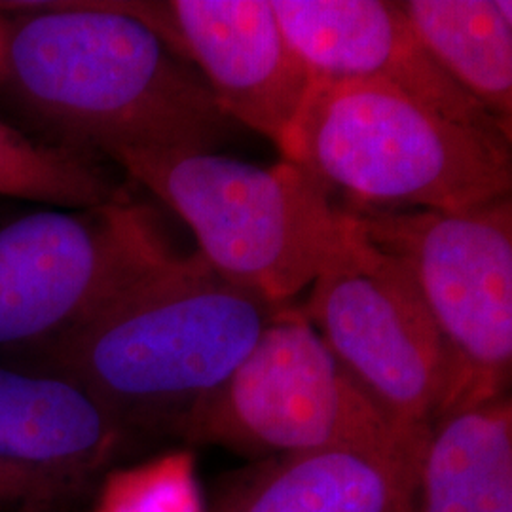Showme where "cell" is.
<instances>
[{"label":"cell","instance_id":"1","mask_svg":"<svg viewBox=\"0 0 512 512\" xmlns=\"http://www.w3.org/2000/svg\"><path fill=\"white\" fill-rule=\"evenodd\" d=\"M0 74L63 145L109 160L213 150L238 126L202 76L118 2L27 4L2 27Z\"/></svg>","mask_w":512,"mask_h":512},{"label":"cell","instance_id":"2","mask_svg":"<svg viewBox=\"0 0 512 512\" xmlns=\"http://www.w3.org/2000/svg\"><path fill=\"white\" fill-rule=\"evenodd\" d=\"M283 306L224 281L198 253H173L54 348L19 363L82 385L129 439H184Z\"/></svg>","mask_w":512,"mask_h":512},{"label":"cell","instance_id":"3","mask_svg":"<svg viewBox=\"0 0 512 512\" xmlns=\"http://www.w3.org/2000/svg\"><path fill=\"white\" fill-rule=\"evenodd\" d=\"M275 147L348 207L461 213L511 198V137L376 80L311 78Z\"/></svg>","mask_w":512,"mask_h":512},{"label":"cell","instance_id":"4","mask_svg":"<svg viewBox=\"0 0 512 512\" xmlns=\"http://www.w3.org/2000/svg\"><path fill=\"white\" fill-rule=\"evenodd\" d=\"M190 226L224 281L287 304L351 232L348 205L302 167H256L213 150H137L112 158Z\"/></svg>","mask_w":512,"mask_h":512},{"label":"cell","instance_id":"5","mask_svg":"<svg viewBox=\"0 0 512 512\" xmlns=\"http://www.w3.org/2000/svg\"><path fill=\"white\" fill-rule=\"evenodd\" d=\"M184 440L258 459L357 450L420 475L425 446L370 403L300 308L285 304Z\"/></svg>","mask_w":512,"mask_h":512},{"label":"cell","instance_id":"6","mask_svg":"<svg viewBox=\"0 0 512 512\" xmlns=\"http://www.w3.org/2000/svg\"><path fill=\"white\" fill-rule=\"evenodd\" d=\"M351 217L344 247L300 310L370 403L425 446L433 425L459 406L458 366L403 262Z\"/></svg>","mask_w":512,"mask_h":512},{"label":"cell","instance_id":"7","mask_svg":"<svg viewBox=\"0 0 512 512\" xmlns=\"http://www.w3.org/2000/svg\"><path fill=\"white\" fill-rule=\"evenodd\" d=\"M173 255L133 202L44 209L0 228V355L37 359Z\"/></svg>","mask_w":512,"mask_h":512},{"label":"cell","instance_id":"8","mask_svg":"<svg viewBox=\"0 0 512 512\" xmlns=\"http://www.w3.org/2000/svg\"><path fill=\"white\" fill-rule=\"evenodd\" d=\"M403 262L458 366L461 404L505 395L512 368V200L461 213L349 207Z\"/></svg>","mask_w":512,"mask_h":512},{"label":"cell","instance_id":"9","mask_svg":"<svg viewBox=\"0 0 512 512\" xmlns=\"http://www.w3.org/2000/svg\"><path fill=\"white\" fill-rule=\"evenodd\" d=\"M202 76L219 109L274 145L311 76L268 0L118 2Z\"/></svg>","mask_w":512,"mask_h":512},{"label":"cell","instance_id":"10","mask_svg":"<svg viewBox=\"0 0 512 512\" xmlns=\"http://www.w3.org/2000/svg\"><path fill=\"white\" fill-rule=\"evenodd\" d=\"M270 4L311 78L376 80L452 120L511 137L435 63L401 2L270 0Z\"/></svg>","mask_w":512,"mask_h":512},{"label":"cell","instance_id":"11","mask_svg":"<svg viewBox=\"0 0 512 512\" xmlns=\"http://www.w3.org/2000/svg\"><path fill=\"white\" fill-rule=\"evenodd\" d=\"M128 439L65 374L27 363L0 365V461L78 495Z\"/></svg>","mask_w":512,"mask_h":512},{"label":"cell","instance_id":"12","mask_svg":"<svg viewBox=\"0 0 512 512\" xmlns=\"http://www.w3.org/2000/svg\"><path fill=\"white\" fill-rule=\"evenodd\" d=\"M418 473L357 450L258 459L209 512H418Z\"/></svg>","mask_w":512,"mask_h":512},{"label":"cell","instance_id":"13","mask_svg":"<svg viewBox=\"0 0 512 512\" xmlns=\"http://www.w3.org/2000/svg\"><path fill=\"white\" fill-rule=\"evenodd\" d=\"M418 512H512V404L497 395L440 418L425 444Z\"/></svg>","mask_w":512,"mask_h":512},{"label":"cell","instance_id":"14","mask_svg":"<svg viewBox=\"0 0 512 512\" xmlns=\"http://www.w3.org/2000/svg\"><path fill=\"white\" fill-rule=\"evenodd\" d=\"M423 48L459 88L511 133L512 2H401Z\"/></svg>","mask_w":512,"mask_h":512},{"label":"cell","instance_id":"15","mask_svg":"<svg viewBox=\"0 0 512 512\" xmlns=\"http://www.w3.org/2000/svg\"><path fill=\"white\" fill-rule=\"evenodd\" d=\"M0 196L54 209H92L131 202L97 154L44 145L0 122Z\"/></svg>","mask_w":512,"mask_h":512},{"label":"cell","instance_id":"16","mask_svg":"<svg viewBox=\"0 0 512 512\" xmlns=\"http://www.w3.org/2000/svg\"><path fill=\"white\" fill-rule=\"evenodd\" d=\"M93 512H192L184 459L171 456L110 476Z\"/></svg>","mask_w":512,"mask_h":512},{"label":"cell","instance_id":"17","mask_svg":"<svg viewBox=\"0 0 512 512\" xmlns=\"http://www.w3.org/2000/svg\"><path fill=\"white\" fill-rule=\"evenodd\" d=\"M71 497L74 494L54 482L0 461V509L52 512Z\"/></svg>","mask_w":512,"mask_h":512},{"label":"cell","instance_id":"18","mask_svg":"<svg viewBox=\"0 0 512 512\" xmlns=\"http://www.w3.org/2000/svg\"><path fill=\"white\" fill-rule=\"evenodd\" d=\"M0 57H2V27H0Z\"/></svg>","mask_w":512,"mask_h":512}]
</instances>
